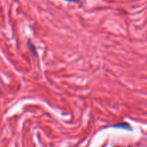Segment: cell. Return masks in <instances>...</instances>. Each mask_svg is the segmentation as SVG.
I'll return each instance as SVG.
<instances>
[{
  "mask_svg": "<svg viewBox=\"0 0 147 147\" xmlns=\"http://www.w3.org/2000/svg\"><path fill=\"white\" fill-rule=\"evenodd\" d=\"M65 1H73V0H65Z\"/></svg>",
  "mask_w": 147,
  "mask_h": 147,
  "instance_id": "cell-1",
  "label": "cell"
}]
</instances>
